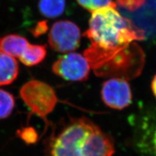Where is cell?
Masks as SVG:
<instances>
[{
	"label": "cell",
	"mask_w": 156,
	"mask_h": 156,
	"mask_svg": "<svg viewBox=\"0 0 156 156\" xmlns=\"http://www.w3.org/2000/svg\"><path fill=\"white\" fill-rule=\"evenodd\" d=\"M89 29L83 33L90 42L85 54L94 59L115 57L122 49L143 35L117 11L115 4L92 12Z\"/></svg>",
	"instance_id": "obj_1"
},
{
	"label": "cell",
	"mask_w": 156,
	"mask_h": 156,
	"mask_svg": "<svg viewBox=\"0 0 156 156\" xmlns=\"http://www.w3.org/2000/svg\"><path fill=\"white\" fill-rule=\"evenodd\" d=\"M85 117L74 119L49 142L47 156H82L87 137L96 127Z\"/></svg>",
	"instance_id": "obj_2"
},
{
	"label": "cell",
	"mask_w": 156,
	"mask_h": 156,
	"mask_svg": "<svg viewBox=\"0 0 156 156\" xmlns=\"http://www.w3.org/2000/svg\"><path fill=\"white\" fill-rule=\"evenodd\" d=\"M20 95L31 114L41 117L47 124V116L54 109L58 102L53 88L41 81L31 80L22 87Z\"/></svg>",
	"instance_id": "obj_3"
},
{
	"label": "cell",
	"mask_w": 156,
	"mask_h": 156,
	"mask_svg": "<svg viewBox=\"0 0 156 156\" xmlns=\"http://www.w3.org/2000/svg\"><path fill=\"white\" fill-rule=\"evenodd\" d=\"M81 31L76 23L60 20L53 24L48 35L49 44L59 53H70L79 48Z\"/></svg>",
	"instance_id": "obj_4"
},
{
	"label": "cell",
	"mask_w": 156,
	"mask_h": 156,
	"mask_svg": "<svg viewBox=\"0 0 156 156\" xmlns=\"http://www.w3.org/2000/svg\"><path fill=\"white\" fill-rule=\"evenodd\" d=\"M90 66L84 55L70 52L60 57L52 65L54 74L67 81H83L88 79Z\"/></svg>",
	"instance_id": "obj_5"
},
{
	"label": "cell",
	"mask_w": 156,
	"mask_h": 156,
	"mask_svg": "<svg viewBox=\"0 0 156 156\" xmlns=\"http://www.w3.org/2000/svg\"><path fill=\"white\" fill-rule=\"evenodd\" d=\"M101 96L104 104L114 109H123L132 101V92L129 83L118 77L111 78L104 83Z\"/></svg>",
	"instance_id": "obj_6"
},
{
	"label": "cell",
	"mask_w": 156,
	"mask_h": 156,
	"mask_svg": "<svg viewBox=\"0 0 156 156\" xmlns=\"http://www.w3.org/2000/svg\"><path fill=\"white\" fill-rule=\"evenodd\" d=\"M135 146L147 156H156V110L148 111L135 127Z\"/></svg>",
	"instance_id": "obj_7"
},
{
	"label": "cell",
	"mask_w": 156,
	"mask_h": 156,
	"mask_svg": "<svg viewBox=\"0 0 156 156\" xmlns=\"http://www.w3.org/2000/svg\"><path fill=\"white\" fill-rule=\"evenodd\" d=\"M114 152L113 140L96 126L85 140L82 156H112Z\"/></svg>",
	"instance_id": "obj_8"
},
{
	"label": "cell",
	"mask_w": 156,
	"mask_h": 156,
	"mask_svg": "<svg viewBox=\"0 0 156 156\" xmlns=\"http://www.w3.org/2000/svg\"><path fill=\"white\" fill-rule=\"evenodd\" d=\"M29 43L26 38L11 34L0 38V51L12 57L20 58Z\"/></svg>",
	"instance_id": "obj_9"
},
{
	"label": "cell",
	"mask_w": 156,
	"mask_h": 156,
	"mask_svg": "<svg viewBox=\"0 0 156 156\" xmlns=\"http://www.w3.org/2000/svg\"><path fill=\"white\" fill-rule=\"evenodd\" d=\"M19 67L14 57L0 51V85H7L16 79Z\"/></svg>",
	"instance_id": "obj_10"
},
{
	"label": "cell",
	"mask_w": 156,
	"mask_h": 156,
	"mask_svg": "<svg viewBox=\"0 0 156 156\" xmlns=\"http://www.w3.org/2000/svg\"><path fill=\"white\" fill-rule=\"evenodd\" d=\"M46 53V46L29 44L19 59L24 65L31 66L41 63L44 59Z\"/></svg>",
	"instance_id": "obj_11"
},
{
	"label": "cell",
	"mask_w": 156,
	"mask_h": 156,
	"mask_svg": "<svg viewBox=\"0 0 156 156\" xmlns=\"http://www.w3.org/2000/svg\"><path fill=\"white\" fill-rule=\"evenodd\" d=\"M66 7L65 0H40L39 11L44 16L54 18L64 12Z\"/></svg>",
	"instance_id": "obj_12"
},
{
	"label": "cell",
	"mask_w": 156,
	"mask_h": 156,
	"mask_svg": "<svg viewBox=\"0 0 156 156\" xmlns=\"http://www.w3.org/2000/svg\"><path fill=\"white\" fill-rule=\"evenodd\" d=\"M15 105V100L12 94L0 89V119L7 118L11 115Z\"/></svg>",
	"instance_id": "obj_13"
},
{
	"label": "cell",
	"mask_w": 156,
	"mask_h": 156,
	"mask_svg": "<svg viewBox=\"0 0 156 156\" xmlns=\"http://www.w3.org/2000/svg\"><path fill=\"white\" fill-rule=\"evenodd\" d=\"M78 4L91 12L100 8L115 5L113 0H77Z\"/></svg>",
	"instance_id": "obj_14"
},
{
	"label": "cell",
	"mask_w": 156,
	"mask_h": 156,
	"mask_svg": "<svg viewBox=\"0 0 156 156\" xmlns=\"http://www.w3.org/2000/svg\"><path fill=\"white\" fill-rule=\"evenodd\" d=\"M18 134L23 141L27 144L35 143L37 140V133L36 130L32 127H26L18 131Z\"/></svg>",
	"instance_id": "obj_15"
},
{
	"label": "cell",
	"mask_w": 156,
	"mask_h": 156,
	"mask_svg": "<svg viewBox=\"0 0 156 156\" xmlns=\"http://www.w3.org/2000/svg\"><path fill=\"white\" fill-rule=\"evenodd\" d=\"M120 5L129 10H134L143 4L144 0H116Z\"/></svg>",
	"instance_id": "obj_16"
},
{
	"label": "cell",
	"mask_w": 156,
	"mask_h": 156,
	"mask_svg": "<svg viewBox=\"0 0 156 156\" xmlns=\"http://www.w3.org/2000/svg\"><path fill=\"white\" fill-rule=\"evenodd\" d=\"M47 31V24L46 22H39L37 26L32 30L33 35L35 37H38L45 33Z\"/></svg>",
	"instance_id": "obj_17"
},
{
	"label": "cell",
	"mask_w": 156,
	"mask_h": 156,
	"mask_svg": "<svg viewBox=\"0 0 156 156\" xmlns=\"http://www.w3.org/2000/svg\"><path fill=\"white\" fill-rule=\"evenodd\" d=\"M151 88L154 96L156 98V74L154 76L153 80L151 83Z\"/></svg>",
	"instance_id": "obj_18"
}]
</instances>
